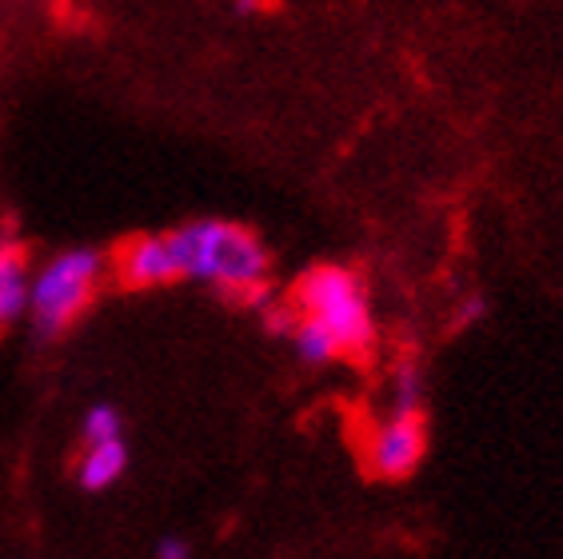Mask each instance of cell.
<instances>
[{"instance_id": "cell-1", "label": "cell", "mask_w": 563, "mask_h": 559, "mask_svg": "<svg viewBox=\"0 0 563 559\" xmlns=\"http://www.w3.org/2000/svg\"><path fill=\"white\" fill-rule=\"evenodd\" d=\"M180 264V280H196L208 288H220L232 300H249L252 292L268 284L272 256L261 237L244 224L228 220H188L168 232Z\"/></svg>"}, {"instance_id": "cell-2", "label": "cell", "mask_w": 563, "mask_h": 559, "mask_svg": "<svg viewBox=\"0 0 563 559\" xmlns=\"http://www.w3.org/2000/svg\"><path fill=\"white\" fill-rule=\"evenodd\" d=\"M109 256L97 248H65L33 276L29 288V324L36 344H53L92 308Z\"/></svg>"}, {"instance_id": "cell-3", "label": "cell", "mask_w": 563, "mask_h": 559, "mask_svg": "<svg viewBox=\"0 0 563 559\" xmlns=\"http://www.w3.org/2000/svg\"><path fill=\"white\" fill-rule=\"evenodd\" d=\"M292 300L300 304L303 316H316L328 332L336 336L344 355L368 352L372 340H376L368 284L360 280V272L344 268V264H320V268L303 272Z\"/></svg>"}, {"instance_id": "cell-4", "label": "cell", "mask_w": 563, "mask_h": 559, "mask_svg": "<svg viewBox=\"0 0 563 559\" xmlns=\"http://www.w3.org/2000/svg\"><path fill=\"white\" fill-rule=\"evenodd\" d=\"M428 452L423 412H388L368 440V468L379 480H408Z\"/></svg>"}, {"instance_id": "cell-5", "label": "cell", "mask_w": 563, "mask_h": 559, "mask_svg": "<svg viewBox=\"0 0 563 559\" xmlns=\"http://www.w3.org/2000/svg\"><path fill=\"white\" fill-rule=\"evenodd\" d=\"M117 276L129 288H164L180 280V264H176L173 240L168 237H132L120 244L117 252Z\"/></svg>"}, {"instance_id": "cell-6", "label": "cell", "mask_w": 563, "mask_h": 559, "mask_svg": "<svg viewBox=\"0 0 563 559\" xmlns=\"http://www.w3.org/2000/svg\"><path fill=\"white\" fill-rule=\"evenodd\" d=\"M29 256L16 244H0V332L29 316Z\"/></svg>"}, {"instance_id": "cell-7", "label": "cell", "mask_w": 563, "mask_h": 559, "mask_svg": "<svg viewBox=\"0 0 563 559\" xmlns=\"http://www.w3.org/2000/svg\"><path fill=\"white\" fill-rule=\"evenodd\" d=\"M124 472H129V443H124V436L104 443H85L80 463H76V484L85 492H109Z\"/></svg>"}, {"instance_id": "cell-8", "label": "cell", "mask_w": 563, "mask_h": 559, "mask_svg": "<svg viewBox=\"0 0 563 559\" xmlns=\"http://www.w3.org/2000/svg\"><path fill=\"white\" fill-rule=\"evenodd\" d=\"M288 340H292V352L300 355L303 364H312V368H324V364H332L336 355H344V352H340V344H336V336L328 332L316 316L300 313V324L292 328V336H288Z\"/></svg>"}, {"instance_id": "cell-9", "label": "cell", "mask_w": 563, "mask_h": 559, "mask_svg": "<svg viewBox=\"0 0 563 559\" xmlns=\"http://www.w3.org/2000/svg\"><path fill=\"white\" fill-rule=\"evenodd\" d=\"M388 392H391L388 412H423V392H428V384H423L420 360L404 355L388 380Z\"/></svg>"}, {"instance_id": "cell-10", "label": "cell", "mask_w": 563, "mask_h": 559, "mask_svg": "<svg viewBox=\"0 0 563 559\" xmlns=\"http://www.w3.org/2000/svg\"><path fill=\"white\" fill-rule=\"evenodd\" d=\"M85 443H104V440H117V436H124V416H120L117 404H109V399H97L92 408L85 412Z\"/></svg>"}, {"instance_id": "cell-11", "label": "cell", "mask_w": 563, "mask_h": 559, "mask_svg": "<svg viewBox=\"0 0 563 559\" xmlns=\"http://www.w3.org/2000/svg\"><path fill=\"white\" fill-rule=\"evenodd\" d=\"M152 556L156 559H188L192 556V544H188V536L168 531V536H161L156 544H152Z\"/></svg>"}, {"instance_id": "cell-12", "label": "cell", "mask_w": 563, "mask_h": 559, "mask_svg": "<svg viewBox=\"0 0 563 559\" xmlns=\"http://www.w3.org/2000/svg\"><path fill=\"white\" fill-rule=\"evenodd\" d=\"M484 313H488V300H484V296H467L464 308H460V316H455V324H460V328H467V324L479 320Z\"/></svg>"}, {"instance_id": "cell-13", "label": "cell", "mask_w": 563, "mask_h": 559, "mask_svg": "<svg viewBox=\"0 0 563 559\" xmlns=\"http://www.w3.org/2000/svg\"><path fill=\"white\" fill-rule=\"evenodd\" d=\"M236 12H240V17H249V12H256V0H236Z\"/></svg>"}]
</instances>
